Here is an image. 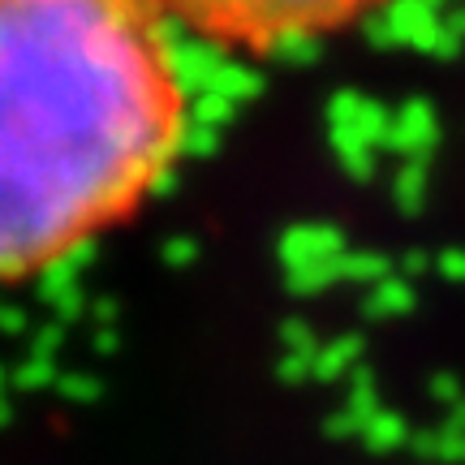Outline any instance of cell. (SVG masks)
I'll return each instance as SVG.
<instances>
[{
    "label": "cell",
    "instance_id": "6da1fadb",
    "mask_svg": "<svg viewBox=\"0 0 465 465\" xmlns=\"http://www.w3.org/2000/svg\"><path fill=\"white\" fill-rule=\"evenodd\" d=\"M185 121V35L147 0H0V284L130 220Z\"/></svg>",
    "mask_w": 465,
    "mask_h": 465
},
{
    "label": "cell",
    "instance_id": "7a4b0ae2",
    "mask_svg": "<svg viewBox=\"0 0 465 465\" xmlns=\"http://www.w3.org/2000/svg\"><path fill=\"white\" fill-rule=\"evenodd\" d=\"M173 31L207 48H237L254 56L311 52L332 31L383 14L392 0H147Z\"/></svg>",
    "mask_w": 465,
    "mask_h": 465
}]
</instances>
